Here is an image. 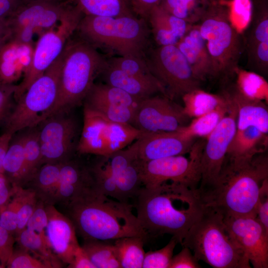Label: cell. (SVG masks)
I'll return each mask as SVG.
<instances>
[{"label":"cell","instance_id":"e0dca14e","mask_svg":"<svg viewBox=\"0 0 268 268\" xmlns=\"http://www.w3.org/2000/svg\"><path fill=\"white\" fill-rule=\"evenodd\" d=\"M226 227L255 268H268V235L255 217L223 215Z\"/></svg>","mask_w":268,"mask_h":268},{"label":"cell","instance_id":"db71d44e","mask_svg":"<svg viewBox=\"0 0 268 268\" xmlns=\"http://www.w3.org/2000/svg\"><path fill=\"white\" fill-rule=\"evenodd\" d=\"M14 191L7 178L0 183V210L10 201Z\"/></svg>","mask_w":268,"mask_h":268},{"label":"cell","instance_id":"1f68e13d","mask_svg":"<svg viewBox=\"0 0 268 268\" xmlns=\"http://www.w3.org/2000/svg\"><path fill=\"white\" fill-rule=\"evenodd\" d=\"M15 238L20 248L32 253L49 268L62 267L63 264L53 252L48 243L35 231L25 228Z\"/></svg>","mask_w":268,"mask_h":268},{"label":"cell","instance_id":"74e56055","mask_svg":"<svg viewBox=\"0 0 268 268\" xmlns=\"http://www.w3.org/2000/svg\"><path fill=\"white\" fill-rule=\"evenodd\" d=\"M105 241L84 239L82 247L95 268H121L114 244Z\"/></svg>","mask_w":268,"mask_h":268},{"label":"cell","instance_id":"5b68a950","mask_svg":"<svg viewBox=\"0 0 268 268\" xmlns=\"http://www.w3.org/2000/svg\"><path fill=\"white\" fill-rule=\"evenodd\" d=\"M197 259L214 268H250V263L229 233L218 210L205 205L181 243Z\"/></svg>","mask_w":268,"mask_h":268},{"label":"cell","instance_id":"816d5d0a","mask_svg":"<svg viewBox=\"0 0 268 268\" xmlns=\"http://www.w3.org/2000/svg\"><path fill=\"white\" fill-rule=\"evenodd\" d=\"M135 15L147 21L150 11L158 5L162 0H128Z\"/></svg>","mask_w":268,"mask_h":268},{"label":"cell","instance_id":"cb8c5ba5","mask_svg":"<svg viewBox=\"0 0 268 268\" xmlns=\"http://www.w3.org/2000/svg\"><path fill=\"white\" fill-rule=\"evenodd\" d=\"M147 22L159 46L176 45L192 25L169 13L159 5L150 11Z\"/></svg>","mask_w":268,"mask_h":268},{"label":"cell","instance_id":"8992f818","mask_svg":"<svg viewBox=\"0 0 268 268\" xmlns=\"http://www.w3.org/2000/svg\"><path fill=\"white\" fill-rule=\"evenodd\" d=\"M76 31L96 49L114 52L118 56L142 58L148 50L151 33L147 21L135 15H83Z\"/></svg>","mask_w":268,"mask_h":268},{"label":"cell","instance_id":"94428289","mask_svg":"<svg viewBox=\"0 0 268 268\" xmlns=\"http://www.w3.org/2000/svg\"><path fill=\"white\" fill-rule=\"evenodd\" d=\"M209 0L210 2L213 3V2H219L221 0Z\"/></svg>","mask_w":268,"mask_h":268},{"label":"cell","instance_id":"277c9868","mask_svg":"<svg viewBox=\"0 0 268 268\" xmlns=\"http://www.w3.org/2000/svg\"><path fill=\"white\" fill-rule=\"evenodd\" d=\"M71 37L61 54L57 98L45 119L59 113L69 112L81 104L95 78L107 65V59L91 44L79 36L74 39Z\"/></svg>","mask_w":268,"mask_h":268},{"label":"cell","instance_id":"9a60e30c","mask_svg":"<svg viewBox=\"0 0 268 268\" xmlns=\"http://www.w3.org/2000/svg\"><path fill=\"white\" fill-rule=\"evenodd\" d=\"M189 118L183 107L167 96L153 95L141 100L132 126L143 134L179 131L186 126Z\"/></svg>","mask_w":268,"mask_h":268},{"label":"cell","instance_id":"680465c9","mask_svg":"<svg viewBox=\"0 0 268 268\" xmlns=\"http://www.w3.org/2000/svg\"><path fill=\"white\" fill-rule=\"evenodd\" d=\"M35 0H19L20 3H21V5Z\"/></svg>","mask_w":268,"mask_h":268},{"label":"cell","instance_id":"f1b7e54d","mask_svg":"<svg viewBox=\"0 0 268 268\" xmlns=\"http://www.w3.org/2000/svg\"><path fill=\"white\" fill-rule=\"evenodd\" d=\"M61 163H47L43 164L27 184L38 200L45 204H53L60 175Z\"/></svg>","mask_w":268,"mask_h":268},{"label":"cell","instance_id":"484cf974","mask_svg":"<svg viewBox=\"0 0 268 268\" xmlns=\"http://www.w3.org/2000/svg\"><path fill=\"white\" fill-rule=\"evenodd\" d=\"M229 93L237 107V130L255 127L268 134V110L266 103L248 99L235 89Z\"/></svg>","mask_w":268,"mask_h":268},{"label":"cell","instance_id":"6f0895ef","mask_svg":"<svg viewBox=\"0 0 268 268\" xmlns=\"http://www.w3.org/2000/svg\"><path fill=\"white\" fill-rule=\"evenodd\" d=\"M11 38V32L6 18L0 17V42L2 45Z\"/></svg>","mask_w":268,"mask_h":268},{"label":"cell","instance_id":"f6af8a7d","mask_svg":"<svg viewBox=\"0 0 268 268\" xmlns=\"http://www.w3.org/2000/svg\"><path fill=\"white\" fill-rule=\"evenodd\" d=\"M18 205V197L15 192L14 188L10 201L0 210V225L13 235H15L17 228Z\"/></svg>","mask_w":268,"mask_h":268},{"label":"cell","instance_id":"c3c4849f","mask_svg":"<svg viewBox=\"0 0 268 268\" xmlns=\"http://www.w3.org/2000/svg\"><path fill=\"white\" fill-rule=\"evenodd\" d=\"M201 266L191 250L183 247L177 254L173 255L169 268H200Z\"/></svg>","mask_w":268,"mask_h":268},{"label":"cell","instance_id":"d6986e66","mask_svg":"<svg viewBox=\"0 0 268 268\" xmlns=\"http://www.w3.org/2000/svg\"><path fill=\"white\" fill-rule=\"evenodd\" d=\"M134 142L137 158L147 161L189 153L195 139L186 137L178 131L143 134Z\"/></svg>","mask_w":268,"mask_h":268},{"label":"cell","instance_id":"6125c7cd","mask_svg":"<svg viewBox=\"0 0 268 268\" xmlns=\"http://www.w3.org/2000/svg\"><path fill=\"white\" fill-rule=\"evenodd\" d=\"M5 268V267L3 266L2 265H1V264H0V268Z\"/></svg>","mask_w":268,"mask_h":268},{"label":"cell","instance_id":"ee69618b","mask_svg":"<svg viewBox=\"0 0 268 268\" xmlns=\"http://www.w3.org/2000/svg\"><path fill=\"white\" fill-rule=\"evenodd\" d=\"M5 267L8 268H49L40 259L19 247L14 250L8 259Z\"/></svg>","mask_w":268,"mask_h":268},{"label":"cell","instance_id":"bcb514c9","mask_svg":"<svg viewBox=\"0 0 268 268\" xmlns=\"http://www.w3.org/2000/svg\"><path fill=\"white\" fill-rule=\"evenodd\" d=\"M47 223L48 217L46 204L42 201L38 200L35 209L29 218L26 228L38 233L48 243L46 234Z\"/></svg>","mask_w":268,"mask_h":268},{"label":"cell","instance_id":"5bb4252c","mask_svg":"<svg viewBox=\"0 0 268 268\" xmlns=\"http://www.w3.org/2000/svg\"><path fill=\"white\" fill-rule=\"evenodd\" d=\"M69 112L50 116L37 125L43 164L61 163L72 158L78 126Z\"/></svg>","mask_w":268,"mask_h":268},{"label":"cell","instance_id":"2e32d148","mask_svg":"<svg viewBox=\"0 0 268 268\" xmlns=\"http://www.w3.org/2000/svg\"><path fill=\"white\" fill-rule=\"evenodd\" d=\"M102 195L99 190L90 166L71 158L61 163L60 175L53 205L68 208L95 199Z\"/></svg>","mask_w":268,"mask_h":268},{"label":"cell","instance_id":"91938a15","mask_svg":"<svg viewBox=\"0 0 268 268\" xmlns=\"http://www.w3.org/2000/svg\"><path fill=\"white\" fill-rule=\"evenodd\" d=\"M6 178V177L4 174L0 173V183Z\"/></svg>","mask_w":268,"mask_h":268},{"label":"cell","instance_id":"ab89813d","mask_svg":"<svg viewBox=\"0 0 268 268\" xmlns=\"http://www.w3.org/2000/svg\"><path fill=\"white\" fill-rule=\"evenodd\" d=\"M18 197L17 228L15 236L26 227L27 222L34 212L38 199L32 189L12 185Z\"/></svg>","mask_w":268,"mask_h":268},{"label":"cell","instance_id":"e575fe53","mask_svg":"<svg viewBox=\"0 0 268 268\" xmlns=\"http://www.w3.org/2000/svg\"><path fill=\"white\" fill-rule=\"evenodd\" d=\"M229 97V101L227 104L201 116L194 118L190 124L180 130L179 131L184 135L189 138L195 139L196 137H204L206 138L213 131L228 112L231 103L230 95Z\"/></svg>","mask_w":268,"mask_h":268},{"label":"cell","instance_id":"ac0fdd59","mask_svg":"<svg viewBox=\"0 0 268 268\" xmlns=\"http://www.w3.org/2000/svg\"><path fill=\"white\" fill-rule=\"evenodd\" d=\"M250 31L246 40L248 65L263 76L268 71V1L252 0Z\"/></svg>","mask_w":268,"mask_h":268},{"label":"cell","instance_id":"8fae6325","mask_svg":"<svg viewBox=\"0 0 268 268\" xmlns=\"http://www.w3.org/2000/svg\"><path fill=\"white\" fill-rule=\"evenodd\" d=\"M144 59L169 98L182 97L190 91L200 88L201 81L196 77L176 45L158 46L147 51Z\"/></svg>","mask_w":268,"mask_h":268},{"label":"cell","instance_id":"6da1fadb","mask_svg":"<svg viewBox=\"0 0 268 268\" xmlns=\"http://www.w3.org/2000/svg\"><path fill=\"white\" fill-rule=\"evenodd\" d=\"M135 198L136 215L148 237L170 234L180 244L205 208L197 190L171 181L142 187Z\"/></svg>","mask_w":268,"mask_h":268},{"label":"cell","instance_id":"d4e9b609","mask_svg":"<svg viewBox=\"0 0 268 268\" xmlns=\"http://www.w3.org/2000/svg\"><path fill=\"white\" fill-rule=\"evenodd\" d=\"M100 75L105 83L118 88L139 100L158 93L167 96L164 88L128 74L110 65L108 61Z\"/></svg>","mask_w":268,"mask_h":268},{"label":"cell","instance_id":"44dd1931","mask_svg":"<svg viewBox=\"0 0 268 268\" xmlns=\"http://www.w3.org/2000/svg\"><path fill=\"white\" fill-rule=\"evenodd\" d=\"M196 77L201 82L214 76L211 59L198 24L191 26L176 44Z\"/></svg>","mask_w":268,"mask_h":268},{"label":"cell","instance_id":"836d02e7","mask_svg":"<svg viewBox=\"0 0 268 268\" xmlns=\"http://www.w3.org/2000/svg\"><path fill=\"white\" fill-rule=\"evenodd\" d=\"M211 2L209 0H162L165 10L188 23L198 24Z\"/></svg>","mask_w":268,"mask_h":268},{"label":"cell","instance_id":"60d3db41","mask_svg":"<svg viewBox=\"0 0 268 268\" xmlns=\"http://www.w3.org/2000/svg\"><path fill=\"white\" fill-rule=\"evenodd\" d=\"M83 102L84 105L100 113L110 121L132 126L135 109L101 101H87Z\"/></svg>","mask_w":268,"mask_h":268},{"label":"cell","instance_id":"ba28073f","mask_svg":"<svg viewBox=\"0 0 268 268\" xmlns=\"http://www.w3.org/2000/svg\"><path fill=\"white\" fill-rule=\"evenodd\" d=\"M62 65L61 54L18 98L4 121V132L14 134L36 127L45 119L57 98Z\"/></svg>","mask_w":268,"mask_h":268},{"label":"cell","instance_id":"52a82bcc","mask_svg":"<svg viewBox=\"0 0 268 268\" xmlns=\"http://www.w3.org/2000/svg\"><path fill=\"white\" fill-rule=\"evenodd\" d=\"M198 24L206 44L214 76L233 75L243 44L241 34L231 22L227 0L211 3Z\"/></svg>","mask_w":268,"mask_h":268},{"label":"cell","instance_id":"83f0119b","mask_svg":"<svg viewBox=\"0 0 268 268\" xmlns=\"http://www.w3.org/2000/svg\"><path fill=\"white\" fill-rule=\"evenodd\" d=\"M63 0L77 8L83 15L114 17L135 15L128 0Z\"/></svg>","mask_w":268,"mask_h":268},{"label":"cell","instance_id":"7dc6e473","mask_svg":"<svg viewBox=\"0 0 268 268\" xmlns=\"http://www.w3.org/2000/svg\"><path fill=\"white\" fill-rule=\"evenodd\" d=\"M256 218L268 235V178L263 181L260 188Z\"/></svg>","mask_w":268,"mask_h":268},{"label":"cell","instance_id":"4fadbf2b","mask_svg":"<svg viewBox=\"0 0 268 268\" xmlns=\"http://www.w3.org/2000/svg\"><path fill=\"white\" fill-rule=\"evenodd\" d=\"M229 95L231 103L228 112L206 138L202 148L200 161L201 177L197 189L199 195L210 188L218 178L228 147L236 132L237 107Z\"/></svg>","mask_w":268,"mask_h":268},{"label":"cell","instance_id":"30bf717a","mask_svg":"<svg viewBox=\"0 0 268 268\" xmlns=\"http://www.w3.org/2000/svg\"><path fill=\"white\" fill-rule=\"evenodd\" d=\"M83 16L77 8L70 5L58 26L41 34L33 49L31 63L22 81L16 85L14 94L16 101L60 56L67 41L76 31Z\"/></svg>","mask_w":268,"mask_h":268},{"label":"cell","instance_id":"7c38bea8","mask_svg":"<svg viewBox=\"0 0 268 268\" xmlns=\"http://www.w3.org/2000/svg\"><path fill=\"white\" fill-rule=\"evenodd\" d=\"M204 142L203 140L195 142L189 158L180 155L141 161L143 187L151 188L171 181L197 190L201 180L200 161Z\"/></svg>","mask_w":268,"mask_h":268},{"label":"cell","instance_id":"603a6c76","mask_svg":"<svg viewBox=\"0 0 268 268\" xmlns=\"http://www.w3.org/2000/svg\"><path fill=\"white\" fill-rule=\"evenodd\" d=\"M268 147V134L255 127L236 132L228 147L225 162L241 165L250 161Z\"/></svg>","mask_w":268,"mask_h":268},{"label":"cell","instance_id":"ffe728a7","mask_svg":"<svg viewBox=\"0 0 268 268\" xmlns=\"http://www.w3.org/2000/svg\"><path fill=\"white\" fill-rule=\"evenodd\" d=\"M46 210L48 217L46 234L49 246L62 263L68 265L79 245L75 227L71 219L54 205L46 204Z\"/></svg>","mask_w":268,"mask_h":268},{"label":"cell","instance_id":"f5cc1de1","mask_svg":"<svg viewBox=\"0 0 268 268\" xmlns=\"http://www.w3.org/2000/svg\"><path fill=\"white\" fill-rule=\"evenodd\" d=\"M68 268H95L86 252L79 245L75 249L71 262L67 265Z\"/></svg>","mask_w":268,"mask_h":268},{"label":"cell","instance_id":"3957f363","mask_svg":"<svg viewBox=\"0 0 268 268\" xmlns=\"http://www.w3.org/2000/svg\"><path fill=\"white\" fill-rule=\"evenodd\" d=\"M132 205L105 196L67 208L76 233L83 239L102 241L129 236L149 237L133 212Z\"/></svg>","mask_w":268,"mask_h":268},{"label":"cell","instance_id":"f35d334b","mask_svg":"<svg viewBox=\"0 0 268 268\" xmlns=\"http://www.w3.org/2000/svg\"><path fill=\"white\" fill-rule=\"evenodd\" d=\"M107 61L110 65L118 68L128 74L164 88L162 84L150 71L144 58L118 56L107 59Z\"/></svg>","mask_w":268,"mask_h":268},{"label":"cell","instance_id":"7a4b0ae2","mask_svg":"<svg viewBox=\"0 0 268 268\" xmlns=\"http://www.w3.org/2000/svg\"><path fill=\"white\" fill-rule=\"evenodd\" d=\"M268 178V158L263 153L241 165L225 162L215 184L200 196L224 215L256 217L260 188Z\"/></svg>","mask_w":268,"mask_h":268},{"label":"cell","instance_id":"b9f144b4","mask_svg":"<svg viewBox=\"0 0 268 268\" xmlns=\"http://www.w3.org/2000/svg\"><path fill=\"white\" fill-rule=\"evenodd\" d=\"M102 157L90 166L97 187L102 195L120 201L114 178L107 166L105 158Z\"/></svg>","mask_w":268,"mask_h":268},{"label":"cell","instance_id":"9c48e42d","mask_svg":"<svg viewBox=\"0 0 268 268\" xmlns=\"http://www.w3.org/2000/svg\"><path fill=\"white\" fill-rule=\"evenodd\" d=\"M83 114V127L76 148L79 154L108 157L143 134L134 126L110 121L85 105Z\"/></svg>","mask_w":268,"mask_h":268},{"label":"cell","instance_id":"11a10c76","mask_svg":"<svg viewBox=\"0 0 268 268\" xmlns=\"http://www.w3.org/2000/svg\"><path fill=\"white\" fill-rule=\"evenodd\" d=\"M21 5L19 0H0V17H8Z\"/></svg>","mask_w":268,"mask_h":268},{"label":"cell","instance_id":"d6a6232c","mask_svg":"<svg viewBox=\"0 0 268 268\" xmlns=\"http://www.w3.org/2000/svg\"><path fill=\"white\" fill-rule=\"evenodd\" d=\"M146 239L129 236L115 240L114 244L121 268H142L145 255L143 244Z\"/></svg>","mask_w":268,"mask_h":268},{"label":"cell","instance_id":"8d00e7d4","mask_svg":"<svg viewBox=\"0 0 268 268\" xmlns=\"http://www.w3.org/2000/svg\"><path fill=\"white\" fill-rule=\"evenodd\" d=\"M95 101L136 109L139 100L125 91L105 83H94L84 101Z\"/></svg>","mask_w":268,"mask_h":268},{"label":"cell","instance_id":"7402d4cb","mask_svg":"<svg viewBox=\"0 0 268 268\" xmlns=\"http://www.w3.org/2000/svg\"><path fill=\"white\" fill-rule=\"evenodd\" d=\"M32 44L11 38L0 49V85L13 84L27 70L32 60Z\"/></svg>","mask_w":268,"mask_h":268},{"label":"cell","instance_id":"681fc988","mask_svg":"<svg viewBox=\"0 0 268 268\" xmlns=\"http://www.w3.org/2000/svg\"><path fill=\"white\" fill-rule=\"evenodd\" d=\"M16 89V85H0V123L4 122L12 108V97Z\"/></svg>","mask_w":268,"mask_h":268},{"label":"cell","instance_id":"be15d7a7","mask_svg":"<svg viewBox=\"0 0 268 268\" xmlns=\"http://www.w3.org/2000/svg\"><path fill=\"white\" fill-rule=\"evenodd\" d=\"M2 46V44H1L0 42V48Z\"/></svg>","mask_w":268,"mask_h":268},{"label":"cell","instance_id":"4316f807","mask_svg":"<svg viewBox=\"0 0 268 268\" xmlns=\"http://www.w3.org/2000/svg\"><path fill=\"white\" fill-rule=\"evenodd\" d=\"M183 110L189 118H195L227 104L230 100L228 91L221 94L210 93L200 88L182 96Z\"/></svg>","mask_w":268,"mask_h":268},{"label":"cell","instance_id":"4dcf8cb0","mask_svg":"<svg viewBox=\"0 0 268 268\" xmlns=\"http://www.w3.org/2000/svg\"><path fill=\"white\" fill-rule=\"evenodd\" d=\"M235 89L244 97L252 100L268 102V83L264 76L237 66L234 69Z\"/></svg>","mask_w":268,"mask_h":268},{"label":"cell","instance_id":"f907efd6","mask_svg":"<svg viewBox=\"0 0 268 268\" xmlns=\"http://www.w3.org/2000/svg\"><path fill=\"white\" fill-rule=\"evenodd\" d=\"M13 236L0 224V263L5 267L14 250Z\"/></svg>","mask_w":268,"mask_h":268},{"label":"cell","instance_id":"9f6ffc18","mask_svg":"<svg viewBox=\"0 0 268 268\" xmlns=\"http://www.w3.org/2000/svg\"><path fill=\"white\" fill-rule=\"evenodd\" d=\"M13 135L4 132L0 136V173L3 174V162Z\"/></svg>","mask_w":268,"mask_h":268},{"label":"cell","instance_id":"f546056e","mask_svg":"<svg viewBox=\"0 0 268 268\" xmlns=\"http://www.w3.org/2000/svg\"><path fill=\"white\" fill-rule=\"evenodd\" d=\"M3 174L11 185L24 186V151L21 133L14 134L3 162Z\"/></svg>","mask_w":268,"mask_h":268},{"label":"cell","instance_id":"d590c367","mask_svg":"<svg viewBox=\"0 0 268 268\" xmlns=\"http://www.w3.org/2000/svg\"><path fill=\"white\" fill-rule=\"evenodd\" d=\"M23 131L21 134L24 151L25 186L43 164L37 127Z\"/></svg>","mask_w":268,"mask_h":268},{"label":"cell","instance_id":"7bdbcfd3","mask_svg":"<svg viewBox=\"0 0 268 268\" xmlns=\"http://www.w3.org/2000/svg\"><path fill=\"white\" fill-rule=\"evenodd\" d=\"M177 239L172 236L168 244L164 247L145 253L142 268H169Z\"/></svg>","mask_w":268,"mask_h":268}]
</instances>
